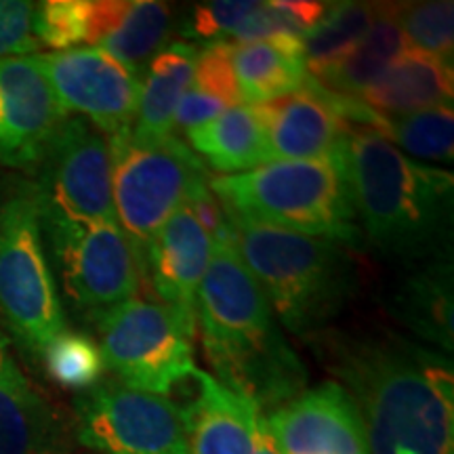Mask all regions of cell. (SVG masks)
<instances>
[{
  "label": "cell",
  "instance_id": "6da1fadb",
  "mask_svg": "<svg viewBox=\"0 0 454 454\" xmlns=\"http://www.w3.org/2000/svg\"><path fill=\"white\" fill-rule=\"evenodd\" d=\"M354 404L368 454H454V371L446 354L385 328L308 337Z\"/></svg>",
  "mask_w": 454,
  "mask_h": 454
},
{
  "label": "cell",
  "instance_id": "7a4b0ae2",
  "mask_svg": "<svg viewBox=\"0 0 454 454\" xmlns=\"http://www.w3.org/2000/svg\"><path fill=\"white\" fill-rule=\"evenodd\" d=\"M196 328L217 381L248 397L259 412H271L308 389V371L244 265L227 215L213 236L211 263L198 291Z\"/></svg>",
  "mask_w": 454,
  "mask_h": 454
},
{
  "label": "cell",
  "instance_id": "3957f363",
  "mask_svg": "<svg viewBox=\"0 0 454 454\" xmlns=\"http://www.w3.org/2000/svg\"><path fill=\"white\" fill-rule=\"evenodd\" d=\"M345 168L362 240L395 263L450 257L452 173L412 160L372 130H349Z\"/></svg>",
  "mask_w": 454,
  "mask_h": 454
},
{
  "label": "cell",
  "instance_id": "277c9868",
  "mask_svg": "<svg viewBox=\"0 0 454 454\" xmlns=\"http://www.w3.org/2000/svg\"><path fill=\"white\" fill-rule=\"evenodd\" d=\"M225 215L238 253L278 320L305 339L326 331L357 286L356 263L348 248L325 238Z\"/></svg>",
  "mask_w": 454,
  "mask_h": 454
},
{
  "label": "cell",
  "instance_id": "5b68a950",
  "mask_svg": "<svg viewBox=\"0 0 454 454\" xmlns=\"http://www.w3.org/2000/svg\"><path fill=\"white\" fill-rule=\"evenodd\" d=\"M348 145V144H345ZM227 213L303 236L356 247L362 240L345 150L328 160H278L208 179Z\"/></svg>",
  "mask_w": 454,
  "mask_h": 454
},
{
  "label": "cell",
  "instance_id": "8992f818",
  "mask_svg": "<svg viewBox=\"0 0 454 454\" xmlns=\"http://www.w3.org/2000/svg\"><path fill=\"white\" fill-rule=\"evenodd\" d=\"M110 150L114 211L144 268L154 236L175 213L208 192L211 177L192 147L175 135L141 141L129 130L110 139Z\"/></svg>",
  "mask_w": 454,
  "mask_h": 454
},
{
  "label": "cell",
  "instance_id": "52a82bcc",
  "mask_svg": "<svg viewBox=\"0 0 454 454\" xmlns=\"http://www.w3.org/2000/svg\"><path fill=\"white\" fill-rule=\"evenodd\" d=\"M0 316L17 343L36 357L67 331L30 184L0 207Z\"/></svg>",
  "mask_w": 454,
  "mask_h": 454
},
{
  "label": "cell",
  "instance_id": "ba28073f",
  "mask_svg": "<svg viewBox=\"0 0 454 454\" xmlns=\"http://www.w3.org/2000/svg\"><path fill=\"white\" fill-rule=\"evenodd\" d=\"M93 320L104 366L130 389L167 395L198 371L194 337L160 303L135 297Z\"/></svg>",
  "mask_w": 454,
  "mask_h": 454
},
{
  "label": "cell",
  "instance_id": "9c48e42d",
  "mask_svg": "<svg viewBox=\"0 0 454 454\" xmlns=\"http://www.w3.org/2000/svg\"><path fill=\"white\" fill-rule=\"evenodd\" d=\"M34 196L41 221L112 223L110 141L81 116H67L44 152Z\"/></svg>",
  "mask_w": 454,
  "mask_h": 454
},
{
  "label": "cell",
  "instance_id": "30bf717a",
  "mask_svg": "<svg viewBox=\"0 0 454 454\" xmlns=\"http://www.w3.org/2000/svg\"><path fill=\"white\" fill-rule=\"evenodd\" d=\"M41 227L67 299L78 309L95 317L135 299L139 293L141 263L116 221H41Z\"/></svg>",
  "mask_w": 454,
  "mask_h": 454
},
{
  "label": "cell",
  "instance_id": "8fae6325",
  "mask_svg": "<svg viewBox=\"0 0 454 454\" xmlns=\"http://www.w3.org/2000/svg\"><path fill=\"white\" fill-rule=\"evenodd\" d=\"M76 440L99 454H187L181 408L167 395L95 383L74 402Z\"/></svg>",
  "mask_w": 454,
  "mask_h": 454
},
{
  "label": "cell",
  "instance_id": "7c38bea8",
  "mask_svg": "<svg viewBox=\"0 0 454 454\" xmlns=\"http://www.w3.org/2000/svg\"><path fill=\"white\" fill-rule=\"evenodd\" d=\"M34 57L67 116L84 118L107 141L133 129L141 82L121 61L98 47L47 51Z\"/></svg>",
  "mask_w": 454,
  "mask_h": 454
},
{
  "label": "cell",
  "instance_id": "4fadbf2b",
  "mask_svg": "<svg viewBox=\"0 0 454 454\" xmlns=\"http://www.w3.org/2000/svg\"><path fill=\"white\" fill-rule=\"evenodd\" d=\"M66 118L36 57L0 59V167L36 173Z\"/></svg>",
  "mask_w": 454,
  "mask_h": 454
},
{
  "label": "cell",
  "instance_id": "5bb4252c",
  "mask_svg": "<svg viewBox=\"0 0 454 454\" xmlns=\"http://www.w3.org/2000/svg\"><path fill=\"white\" fill-rule=\"evenodd\" d=\"M263 421L280 454H368L356 408L334 381L303 389Z\"/></svg>",
  "mask_w": 454,
  "mask_h": 454
},
{
  "label": "cell",
  "instance_id": "9a60e30c",
  "mask_svg": "<svg viewBox=\"0 0 454 454\" xmlns=\"http://www.w3.org/2000/svg\"><path fill=\"white\" fill-rule=\"evenodd\" d=\"M213 254V238L204 231L192 207L175 213L150 242L141 274L150 278L160 299L181 326L196 334V303Z\"/></svg>",
  "mask_w": 454,
  "mask_h": 454
},
{
  "label": "cell",
  "instance_id": "2e32d148",
  "mask_svg": "<svg viewBox=\"0 0 454 454\" xmlns=\"http://www.w3.org/2000/svg\"><path fill=\"white\" fill-rule=\"evenodd\" d=\"M257 112L270 160H328L348 144L349 129L334 107L333 95L308 78L303 89L253 106Z\"/></svg>",
  "mask_w": 454,
  "mask_h": 454
},
{
  "label": "cell",
  "instance_id": "e0dca14e",
  "mask_svg": "<svg viewBox=\"0 0 454 454\" xmlns=\"http://www.w3.org/2000/svg\"><path fill=\"white\" fill-rule=\"evenodd\" d=\"M59 414L21 372L0 331V454H64Z\"/></svg>",
  "mask_w": 454,
  "mask_h": 454
},
{
  "label": "cell",
  "instance_id": "ac0fdd59",
  "mask_svg": "<svg viewBox=\"0 0 454 454\" xmlns=\"http://www.w3.org/2000/svg\"><path fill=\"white\" fill-rule=\"evenodd\" d=\"M196 395L181 408L187 454H254L261 412L248 397L196 371Z\"/></svg>",
  "mask_w": 454,
  "mask_h": 454
},
{
  "label": "cell",
  "instance_id": "d6986e66",
  "mask_svg": "<svg viewBox=\"0 0 454 454\" xmlns=\"http://www.w3.org/2000/svg\"><path fill=\"white\" fill-rule=\"evenodd\" d=\"M389 314L425 343L438 351H452V259H435L412 265L391 288Z\"/></svg>",
  "mask_w": 454,
  "mask_h": 454
},
{
  "label": "cell",
  "instance_id": "ffe728a7",
  "mask_svg": "<svg viewBox=\"0 0 454 454\" xmlns=\"http://www.w3.org/2000/svg\"><path fill=\"white\" fill-rule=\"evenodd\" d=\"M452 61L408 47L362 93L360 101L381 114H414L452 106Z\"/></svg>",
  "mask_w": 454,
  "mask_h": 454
},
{
  "label": "cell",
  "instance_id": "44dd1931",
  "mask_svg": "<svg viewBox=\"0 0 454 454\" xmlns=\"http://www.w3.org/2000/svg\"><path fill=\"white\" fill-rule=\"evenodd\" d=\"M231 67L242 101L251 106L291 95L309 78L303 43L294 38L231 44Z\"/></svg>",
  "mask_w": 454,
  "mask_h": 454
},
{
  "label": "cell",
  "instance_id": "7402d4cb",
  "mask_svg": "<svg viewBox=\"0 0 454 454\" xmlns=\"http://www.w3.org/2000/svg\"><path fill=\"white\" fill-rule=\"evenodd\" d=\"M196 59V44L179 41L168 43L150 61L141 87L137 118L130 129L135 139L154 141L173 135L175 112L194 81Z\"/></svg>",
  "mask_w": 454,
  "mask_h": 454
},
{
  "label": "cell",
  "instance_id": "603a6c76",
  "mask_svg": "<svg viewBox=\"0 0 454 454\" xmlns=\"http://www.w3.org/2000/svg\"><path fill=\"white\" fill-rule=\"evenodd\" d=\"M187 145L221 175H236L268 164L270 150L253 106L227 107L213 121L190 129Z\"/></svg>",
  "mask_w": 454,
  "mask_h": 454
},
{
  "label": "cell",
  "instance_id": "cb8c5ba5",
  "mask_svg": "<svg viewBox=\"0 0 454 454\" xmlns=\"http://www.w3.org/2000/svg\"><path fill=\"white\" fill-rule=\"evenodd\" d=\"M395 13L397 4H377V17L364 41L311 81L337 98L360 99L387 66L408 49Z\"/></svg>",
  "mask_w": 454,
  "mask_h": 454
},
{
  "label": "cell",
  "instance_id": "d4e9b609",
  "mask_svg": "<svg viewBox=\"0 0 454 454\" xmlns=\"http://www.w3.org/2000/svg\"><path fill=\"white\" fill-rule=\"evenodd\" d=\"M170 34V9L158 0H127L98 49L137 76L145 72L150 61L167 47Z\"/></svg>",
  "mask_w": 454,
  "mask_h": 454
},
{
  "label": "cell",
  "instance_id": "484cf974",
  "mask_svg": "<svg viewBox=\"0 0 454 454\" xmlns=\"http://www.w3.org/2000/svg\"><path fill=\"white\" fill-rule=\"evenodd\" d=\"M377 4L368 3H339L328 4L326 15L320 24L303 38V55L308 76L314 78L320 72L343 59L357 44L364 41L371 30Z\"/></svg>",
  "mask_w": 454,
  "mask_h": 454
},
{
  "label": "cell",
  "instance_id": "4316f807",
  "mask_svg": "<svg viewBox=\"0 0 454 454\" xmlns=\"http://www.w3.org/2000/svg\"><path fill=\"white\" fill-rule=\"evenodd\" d=\"M326 11V3H311V0L261 3V7L248 20H244L227 41L247 44L274 41V38H294V41L303 43V38L320 24Z\"/></svg>",
  "mask_w": 454,
  "mask_h": 454
},
{
  "label": "cell",
  "instance_id": "83f0119b",
  "mask_svg": "<svg viewBox=\"0 0 454 454\" xmlns=\"http://www.w3.org/2000/svg\"><path fill=\"white\" fill-rule=\"evenodd\" d=\"M41 357L49 377L67 389L93 387L106 371L99 345L82 333L64 331L57 334Z\"/></svg>",
  "mask_w": 454,
  "mask_h": 454
},
{
  "label": "cell",
  "instance_id": "f1b7e54d",
  "mask_svg": "<svg viewBox=\"0 0 454 454\" xmlns=\"http://www.w3.org/2000/svg\"><path fill=\"white\" fill-rule=\"evenodd\" d=\"M395 15L408 47L452 61L454 4L450 0H429L406 7L397 4Z\"/></svg>",
  "mask_w": 454,
  "mask_h": 454
},
{
  "label": "cell",
  "instance_id": "f546056e",
  "mask_svg": "<svg viewBox=\"0 0 454 454\" xmlns=\"http://www.w3.org/2000/svg\"><path fill=\"white\" fill-rule=\"evenodd\" d=\"M34 36L41 47L51 51L90 44V0H49L34 4Z\"/></svg>",
  "mask_w": 454,
  "mask_h": 454
},
{
  "label": "cell",
  "instance_id": "4dcf8cb0",
  "mask_svg": "<svg viewBox=\"0 0 454 454\" xmlns=\"http://www.w3.org/2000/svg\"><path fill=\"white\" fill-rule=\"evenodd\" d=\"M261 7L259 0H215L192 9L184 34L204 43H225L231 32Z\"/></svg>",
  "mask_w": 454,
  "mask_h": 454
},
{
  "label": "cell",
  "instance_id": "1f68e13d",
  "mask_svg": "<svg viewBox=\"0 0 454 454\" xmlns=\"http://www.w3.org/2000/svg\"><path fill=\"white\" fill-rule=\"evenodd\" d=\"M192 87L223 101L227 107L242 106L234 67H231V44L213 43L202 53H198Z\"/></svg>",
  "mask_w": 454,
  "mask_h": 454
},
{
  "label": "cell",
  "instance_id": "d6a6232c",
  "mask_svg": "<svg viewBox=\"0 0 454 454\" xmlns=\"http://www.w3.org/2000/svg\"><path fill=\"white\" fill-rule=\"evenodd\" d=\"M41 49L34 36V3L0 0V59L26 57Z\"/></svg>",
  "mask_w": 454,
  "mask_h": 454
},
{
  "label": "cell",
  "instance_id": "836d02e7",
  "mask_svg": "<svg viewBox=\"0 0 454 454\" xmlns=\"http://www.w3.org/2000/svg\"><path fill=\"white\" fill-rule=\"evenodd\" d=\"M227 106L223 101L211 98V95L202 93L194 87L185 90V95L181 98L177 112H175L173 129L177 127L179 130L187 133L190 129L200 127V124L213 121L215 116H219L221 112H225Z\"/></svg>",
  "mask_w": 454,
  "mask_h": 454
},
{
  "label": "cell",
  "instance_id": "e575fe53",
  "mask_svg": "<svg viewBox=\"0 0 454 454\" xmlns=\"http://www.w3.org/2000/svg\"><path fill=\"white\" fill-rule=\"evenodd\" d=\"M254 454H280V450H278L274 438H271L270 429L265 427L263 414H261V421H259L257 442H254Z\"/></svg>",
  "mask_w": 454,
  "mask_h": 454
}]
</instances>
